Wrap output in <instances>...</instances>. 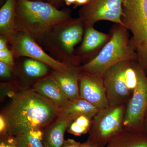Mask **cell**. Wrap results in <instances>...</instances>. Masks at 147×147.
<instances>
[{"mask_svg":"<svg viewBox=\"0 0 147 147\" xmlns=\"http://www.w3.org/2000/svg\"><path fill=\"white\" fill-rule=\"evenodd\" d=\"M2 114L7 125L6 136H13L33 129L44 130L59 115V109L32 89L18 92Z\"/></svg>","mask_w":147,"mask_h":147,"instance_id":"obj_1","label":"cell"},{"mask_svg":"<svg viewBox=\"0 0 147 147\" xmlns=\"http://www.w3.org/2000/svg\"><path fill=\"white\" fill-rule=\"evenodd\" d=\"M15 13L17 32L28 34L40 43L52 27L71 19L69 11L60 10L40 1L16 0Z\"/></svg>","mask_w":147,"mask_h":147,"instance_id":"obj_2","label":"cell"},{"mask_svg":"<svg viewBox=\"0 0 147 147\" xmlns=\"http://www.w3.org/2000/svg\"><path fill=\"white\" fill-rule=\"evenodd\" d=\"M142 69L138 62L128 60L115 64L105 71L102 77L109 105H127Z\"/></svg>","mask_w":147,"mask_h":147,"instance_id":"obj_3","label":"cell"},{"mask_svg":"<svg viewBox=\"0 0 147 147\" xmlns=\"http://www.w3.org/2000/svg\"><path fill=\"white\" fill-rule=\"evenodd\" d=\"M83 25L79 18H71L55 25L44 35L40 44L63 63L77 66L78 59L73 55L74 49L82 40Z\"/></svg>","mask_w":147,"mask_h":147,"instance_id":"obj_4","label":"cell"},{"mask_svg":"<svg viewBox=\"0 0 147 147\" xmlns=\"http://www.w3.org/2000/svg\"><path fill=\"white\" fill-rule=\"evenodd\" d=\"M122 10L123 26L131 32L138 63L147 76V0H124Z\"/></svg>","mask_w":147,"mask_h":147,"instance_id":"obj_5","label":"cell"},{"mask_svg":"<svg viewBox=\"0 0 147 147\" xmlns=\"http://www.w3.org/2000/svg\"><path fill=\"white\" fill-rule=\"evenodd\" d=\"M125 28L116 29L112 37L101 51L93 59L79 67L82 71L102 76L105 71L115 64L125 60L137 59V54L128 45Z\"/></svg>","mask_w":147,"mask_h":147,"instance_id":"obj_6","label":"cell"},{"mask_svg":"<svg viewBox=\"0 0 147 147\" xmlns=\"http://www.w3.org/2000/svg\"><path fill=\"white\" fill-rule=\"evenodd\" d=\"M126 105H109L99 110L92 119L88 140L104 147L124 131L123 122Z\"/></svg>","mask_w":147,"mask_h":147,"instance_id":"obj_7","label":"cell"},{"mask_svg":"<svg viewBox=\"0 0 147 147\" xmlns=\"http://www.w3.org/2000/svg\"><path fill=\"white\" fill-rule=\"evenodd\" d=\"M147 109V76L143 69L133 95L126 105L123 122L124 131L145 132Z\"/></svg>","mask_w":147,"mask_h":147,"instance_id":"obj_8","label":"cell"},{"mask_svg":"<svg viewBox=\"0 0 147 147\" xmlns=\"http://www.w3.org/2000/svg\"><path fill=\"white\" fill-rule=\"evenodd\" d=\"M124 0H91L79 11V19L87 27L100 21L114 22L123 26L122 16Z\"/></svg>","mask_w":147,"mask_h":147,"instance_id":"obj_9","label":"cell"},{"mask_svg":"<svg viewBox=\"0 0 147 147\" xmlns=\"http://www.w3.org/2000/svg\"><path fill=\"white\" fill-rule=\"evenodd\" d=\"M9 42L15 57H27L39 61L55 71H63L68 67V64L56 60L47 55L35 40L24 33L17 32Z\"/></svg>","mask_w":147,"mask_h":147,"instance_id":"obj_10","label":"cell"},{"mask_svg":"<svg viewBox=\"0 0 147 147\" xmlns=\"http://www.w3.org/2000/svg\"><path fill=\"white\" fill-rule=\"evenodd\" d=\"M79 96L99 110L109 106L102 76L81 71Z\"/></svg>","mask_w":147,"mask_h":147,"instance_id":"obj_11","label":"cell"},{"mask_svg":"<svg viewBox=\"0 0 147 147\" xmlns=\"http://www.w3.org/2000/svg\"><path fill=\"white\" fill-rule=\"evenodd\" d=\"M32 89L52 101L59 110L69 101L53 74L38 80Z\"/></svg>","mask_w":147,"mask_h":147,"instance_id":"obj_12","label":"cell"},{"mask_svg":"<svg viewBox=\"0 0 147 147\" xmlns=\"http://www.w3.org/2000/svg\"><path fill=\"white\" fill-rule=\"evenodd\" d=\"M81 73L79 67L69 64L64 71H54L52 73L69 100L80 97L79 81Z\"/></svg>","mask_w":147,"mask_h":147,"instance_id":"obj_13","label":"cell"},{"mask_svg":"<svg viewBox=\"0 0 147 147\" xmlns=\"http://www.w3.org/2000/svg\"><path fill=\"white\" fill-rule=\"evenodd\" d=\"M70 120L59 115L43 130L42 142L45 147H62L65 142V133Z\"/></svg>","mask_w":147,"mask_h":147,"instance_id":"obj_14","label":"cell"},{"mask_svg":"<svg viewBox=\"0 0 147 147\" xmlns=\"http://www.w3.org/2000/svg\"><path fill=\"white\" fill-rule=\"evenodd\" d=\"M16 0H6L0 9V33L9 42L17 33L15 26Z\"/></svg>","mask_w":147,"mask_h":147,"instance_id":"obj_15","label":"cell"},{"mask_svg":"<svg viewBox=\"0 0 147 147\" xmlns=\"http://www.w3.org/2000/svg\"><path fill=\"white\" fill-rule=\"evenodd\" d=\"M99 110L88 101L79 97L69 100L65 107L60 109L59 115L65 116L70 121L82 115L92 119Z\"/></svg>","mask_w":147,"mask_h":147,"instance_id":"obj_16","label":"cell"},{"mask_svg":"<svg viewBox=\"0 0 147 147\" xmlns=\"http://www.w3.org/2000/svg\"><path fill=\"white\" fill-rule=\"evenodd\" d=\"M104 147H147V133L124 131Z\"/></svg>","mask_w":147,"mask_h":147,"instance_id":"obj_17","label":"cell"},{"mask_svg":"<svg viewBox=\"0 0 147 147\" xmlns=\"http://www.w3.org/2000/svg\"><path fill=\"white\" fill-rule=\"evenodd\" d=\"M43 130H28L11 137L17 147H45L42 142Z\"/></svg>","mask_w":147,"mask_h":147,"instance_id":"obj_18","label":"cell"},{"mask_svg":"<svg viewBox=\"0 0 147 147\" xmlns=\"http://www.w3.org/2000/svg\"><path fill=\"white\" fill-rule=\"evenodd\" d=\"M108 36L98 31L93 26L87 27L80 50L83 53L94 50L106 41Z\"/></svg>","mask_w":147,"mask_h":147,"instance_id":"obj_19","label":"cell"},{"mask_svg":"<svg viewBox=\"0 0 147 147\" xmlns=\"http://www.w3.org/2000/svg\"><path fill=\"white\" fill-rule=\"evenodd\" d=\"M92 119L86 116H79L70 121L67 127L69 133L76 136H81L89 132Z\"/></svg>","mask_w":147,"mask_h":147,"instance_id":"obj_20","label":"cell"},{"mask_svg":"<svg viewBox=\"0 0 147 147\" xmlns=\"http://www.w3.org/2000/svg\"><path fill=\"white\" fill-rule=\"evenodd\" d=\"M48 66L39 61L30 59L24 63V69L28 76L32 78H42L48 73Z\"/></svg>","mask_w":147,"mask_h":147,"instance_id":"obj_21","label":"cell"},{"mask_svg":"<svg viewBox=\"0 0 147 147\" xmlns=\"http://www.w3.org/2000/svg\"><path fill=\"white\" fill-rule=\"evenodd\" d=\"M13 54L8 47L0 50V61H2L13 68L14 66Z\"/></svg>","mask_w":147,"mask_h":147,"instance_id":"obj_22","label":"cell"},{"mask_svg":"<svg viewBox=\"0 0 147 147\" xmlns=\"http://www.w3.org/2000/svg\"><path fill=\"white\" fill-rule=\"evenodd\" d=\"M12 68L11 67L0 61V76L3 79H10L12 77Z\"/></svg>","mask_w":147,"mask_h":147,"instance_id":"obj_23","label":"cell"},{"mask_svg":"<svg viewBox=\"0 0 147 147\" xmlns=\"http://www.w3.org/2000/svg\"><path fill=\"white\" fill-rule=\"evenodd\" d=\"M0 147H17L14 143L13 137L6 136L1 138Z\"/></svg>","mask_w":147,"mask_h":147,"instance_id":"obj_24","label":"cell"},{"mask_svg":"<svg viewBox=\"0 0 147 147\" xmlns=\"http://www.w3.org/2000/svg\"><path fill=\"white\" fill-rule=\"evenodd\" d=\"M7 125L6 122L4 117L2 114L0 115V134L1 138L5 137L7 134Z\"/></svg>","mask_w":147,"mask_h":147,"instance_id":"obj_25","label":"cell"},{"mask_svg":"<svg viewBox=\"0 0 147 147\" xmlns=\"http://www.w3.org/2000/svg\"><path fill=\"white\" fill-rule=\"evenodd\" d=\"M62 147H83V143L76 142L72 139L65 140Z\"/></svg>","mask_w":147,"mask_h":147,"instance_id":"obj_26","label":"cell"},{"mask_svg":"<svg viewBox=\"0 0 147 147\" xmlns=\"http://www.w3.org/2000/svg\"><path fill=\"white\" fill-rule=\"evenodd\" d=\"M8 40L6 37L1 35L0 37V50H4L7 48Z\"/></svg>","mask_w":147,"mask_h":147,"instance_id":"obj_27","label":"cell"},{"mask_svg":"<svg viewBox=\"0 0 147 147\" xmlns=\"http://www.w3.org/2000/svg\"><path fill=\"white\" fill-rule=\"evenodd\" d=\"M91 0H77L74 5V7H78L81 6H84L88 3Z\"/></svg>","mask_w":147,"mask_h":147,"instance_id":"obj_28","label":"cell"},{"mask_svg":"<svg viewBox=\"0 0 147 147\" xmlns=\"http://www.w3.org/2000/svg\"><path fill=\"white\" fill-rule=\"evenodd\" d=\"M83 147H100L88 140L85 143H83Z\"/></svg>","mask_w":147,"mask_h":147,"instance_id":"obj_29","label":"cell"},{"mask_svg":"<svg viewBox=\"0 0 147 147\" xmlns=\"http://www.w3.org/2000/svg\"><path fill=\"white\" fill-rule=\"evenodd\" d=\"M63 0H48L47 2L50 3L57 8L60 5Z\"/></svg>","mask_w":147,"mask_h":147,"instance_id":"obj_30","label":"cell"},{"mask_svg":"<svg viewBox=\"0 0 147 147\" xmlns=\"http://www.w3.org/2000/svg\"><path fill=\"white\" fill-rule=\"evenodd\" d=\"M65 3L66 5L69 6L71 5H74L77 0H63Z\"/></svg>","mask_w":147,"mask_h":147,"instance_id":"obj_31","label":"cell"},{"mask_svg":"<svg viewBox=\"0 0 147 147\" xmlns=\"http://www.w3.org/2000/svg\"><path fill=\"white\" fill-rule=\"evenodd\" d=\"M144 128L145 131L147 133V118H145L144 122Z\"/></svg>","mask_w":147,"mask_h":147,"instance_id":"obj_32","label":"cell"},{"mask_svg":"<svg viewBox=\"0 0 147 147\" xmlns=\"http://www.w3.org/2000/svg\"><path fill=\"white\" fill-rule=\"evenodd\" d=\"M29 1H40L47 2V1H48V0H29Z\"/></svg>","mask_w":147,"mask_h":147,"instance_id":"obj_33","label":"cell"},{"mask_svg":"<svg viewBox=\"0 0 147 147\" xmlns=\"http://www.w3.org/2000/svg\"><path fill=\"white\" fill-rule=\"evenodd\" d=\"M145 118H147V109L146 112V115H145Z\"/></svg>","mask_w":147,"mask_h":147,"instance_id":"obj_34","label":"cell"}]
</instances>
